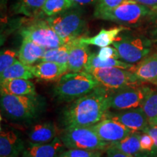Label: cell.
I'll use <instances>...</instances> for the list:
<instances>
[{
	"label": "cell",
	"instance_id": "6da1fadb",
	"mask_svg": "<svg viewBox=\"0 0 157 157\" xmlns=\"http://www.w3.org/2000/svg\"><path fill=\"white\" fill-rule=\"evenodd\" d=\"M109 92L99 86L91 93L75 100L63 113L65 127H91L107 118L110 109Z\"/></svg>",
	"mask_w": 157,
	"mask_h": 157
},
{
	"label": "cell",
	"instance_id": "7a4b0ae2",
	"mask_svg": "<svg viewBox=\"0 0 157 157\" xmlns=\"http://www.w3.org/2000/svg\"><path fill=\"white\" fill-rule=\"evenodd\" d=\"M101 86L95 77L85 71L65 74L54 87V95L58 101L71 102L91 93Z\"/></svg>",
	"mask_w": 157,
	"mask_h": 157
},
{
	"label": "cell",
	"instance_id": "3957f363",
	"mask_svg": "<svg viewBox=\"0 0 157 157\" xmlns=\"http://www.w3.org/2000/svg\"><path fill=\"white\" fill-rule=\"evenodd\" d=\"M1 108L4 114L14 121H29L42 111L43 101L38 95H1Z\"/></svg>",
	"mask_w": 157,
	"mask_h": 157
},
{
	"label": "cell",
	"instance_id": "277c9868",
	"mask_svg": "<svg viewBox=\"0 0 157 157\" xmlns=\"http://www.w3.org/2000/svg\"><path fill=\"white\" fill-rule=\"evenodd\" d=\"M67 148H78L94 151H106L110 143L100 138L92 127H66L61 136Z\"/></svg>",
	"mask_w": 157,
	"mask_h": 157
},
{
	"label": "cell",
	"instance_id": "5b68a950",
	"mask_svg": "<svg viewBox=\"0 0 157 157\" xmlns=\"http://www.w3.org/2000/svg\"><path fill=\"white\" fill-rule=\"evenodd\" d=\"M156 12L132 0H127L118 7L98 15L95 18L109 21L121 25H137Z\"/></svg>",
	"mask_w": 157,
	"mask_h": 157
},
{
	"label": "cell",
	"instance_id": "8992f818",
	"mask_svg": "<svg viewBox=\"0 0 157 157\" xmlns=\"http://www.w3.org/2000/svg\"><path fill=\"white\" fill-rule=\"evenodd\" d=\"M46 21L65 44L82 37L86 28L85 21L78 11H65Z\"/></svg>",
	"mask_w": 157,
	"mask_h": 157
},
{
	"label": "cell",
	"instance_id": "52a82bcc",
	"mask_svg": "<svg viewBox=\"0 0 157 157\" xmlns=\"http://www.w3.org/2000/svg\"><path fill=\"white\" fill-rule=\"evenodd\" d=\"M20 33L23 38L28 39L46 50L65 44L46 20H36L27 23L21 29Z\"/></svg>",
	"mask_w": 157,
	"mask_h": 157
},
{
	"label": "cell",
	"instance_id": "ba28073f",
	"mask_svg": "<svg viewBox=\"0 0 157 157\" xmlns=\"http://www.w3.org/2000/svg\"><path fill=\"white\" fill-rule=\"evenodd\" d=\"M109 91L110 109L121 111L141 106L152 90L146 86L135 84Z\"/></svg>",
	"mask_w": 157,
	"mask_h": 157
},
{
	"label": "cell",
	"instance_id": "9c48e42d",
	"mask_svg": "<svg viewBox=\"0 0 157 157\" xmlns=\"http://www.w3.org/2000/svg\"><path fill=\"white\" fill-rule=\"evenodd\" d=\"M112 44L119 52V58L130 64L140 62L148 56L151 50L150 40L141 36L117 37Z\"/></svg>",
	"mask_w": 157,
	"mask_h": 157
},
{
	"label": "cell",
	"instance_id": "30bf717a",
	"mask_svg": "<svg viewBox=\"0 0 157 157\" xmlns=\"http://www.w3.org/2000/svg\"><path fill=\"white\" fill-rule=\"evenodd\" d=\"M87 72L92 74L101 86L111 91L139 84V82H140L130 70L120 68H93Z\"/></svg>",
	"mask_w": 157,
	"mask_h": 157
},
{
	"label": "cell",
	"instance_id": "8fae6325",
	"mask_svg": "<svg viewBox=\"0 0 157 157\" xmlns=\"http://www.w3.org/2000/svg\"><path fill=\"white\" fill-rule=\"evenodd\" d=\"M91 127L101 140L110 144L122 140L133 132L121 122L111 118H105Z\"/></svg>",
	"mask_w": 157,
	"mask_h": 157
},
{
	"label": "cell",
	"instance_id": "7c38bea8",
	"mask_svg": "<svg viewBox=\"0 0 157 157\" xmlns=\"http://www.w3.org/2000/svg\"><path fill=\"white\" fill-rule=\"evenodd\" d=\"M107 118L115 119L133 131H142L148 126V119L140 106L134 109L121 110L117 112L108 113Z\"/></svg>",
	"mask_w": 157,
	"mask_h": 157
},
{
	"label": "cell",
	"instance_id": "4fadbf2b",
	"mask_svg": "<svg viewBox=\"0 0 157 157\" xmlns=\"http://www.w3.org/2000/svg\"><path fill=\"white\" fill-rule=\"evenodd\" d=\"M64 147L61 138L58 137L47 143L29 142L22 153V157H60Z\"/></svg>",
	"mask_w": 157,
	"mask_h": 157
},
{
	"label": "cell",
	"instance_id": "5bb4252c",
	"mask_svg": "<svg viewBox=\"0 0 157 157\" xmlns=\"http://www.w3.org/2000/svg\"><path fill=\"white\" fill-rule=\"evenodd\" d=\"M68 44V43H67ZM69 44V58L68 62V71L80 72L84 70L91 53L88 45L76 39Z\"/></svg>",
	"mask_w": 157,
	"mask_h": 157
},
{
	"label": "cell",
	"instance_id": "9a60e30c",
	"mask_svg": "<svg viewBox=\"0 0 157 157\" xmlns=\"http://www.w3.org/2000/svg\"><path fill=\"white\" fill-rule=\"evenodd\" d=\"M25 147L18 134L12 129H1L0 132V156L18 157Z\"/></svg>",
	"mask_w": 157,
	"mask_h": 157
},
{
	"label": "cell",
	"instance_id": "2e32d148",
	"mask_svg": "<svg viewBox=\"0 0 157 157\" xmlns=\"http://www.w3.org/2000/svg\"><path fill=\"white\" fill-rule=\"evenodd\" d=\"M30 69L34 77L50 82H58L68 71V68L62 65L50 61H41L38 64L30 66Z\"/></svg>",
	"mask_w": 157,
	"mask_h": 157
},
{
	"label": "cell",
	"instance_id": "e0dca14e",
	"mask_svg": "<svg viewBox=\"0 0 157 157\" xmlns=\"http://www.w3.org/2000/svg\"><path fill=\"white\" fill-rule=\"evenodd\" d=\"M1 95H36L34 83L29 79L12 78L1 80L0 84Z\"/></svg>",
	"mask_w": 157,
	"mask_h": 157
},
{
	"label": "cell",
	"instance_id": "ac0fdd59",
	"mask_svg": "<svg viewBox=\"0 0 157 157\" xmlns=\"http://www.w3.org/2000/svg\"><path fill=\"white\" fill-rule=\"evenodd\" d=\"M139 82H154L157 80V53L146 56L129 69Z\"/></svg>",
	"mask_w": 157,
	"mask_h": 157
},
{
	"label": "cell",
	"instance_id": "d6986e66",
	"mask_svg": "<svg viewBox=\"0 0 157 157\" xmlns=\"http://www.w3.org/2000/svg\"><path fill=\"white\" fill-rule=\"evenodd\" d=\"M126 29H127L126 27L123 25L113 27L109 29H103L95 36L92 37L82 36L80 37V40L87 45H94L99 48H104L113 44L119 34Z\"/></svg>",
	"mask_w": 157,
	"mask_h": 157
},
{
	"label": "cell",
	"instance_id": "ffe728a7",
	"mask_svg": "<svg viewBox=\"0 0 157 157\" xmlns=\"http://www.w3.org/2000/svg\"><path fill=\"white\" fill-rule=\"evenodd\" d=\"M58 127L52 122L37 124L29 130V138L34 143H50L58 137Z\"/></svg>",
	"mask_w": 157,
	"mask_h": 157
},
{
	"label": "cell",
	"instance_id": "44dd1931",
	"mask_svg": "<svg viewBox=\"0 0 157 157\" xmlns=\"http://www.w3.org/2000/svg\"><path fill=\"white\" fill-rule=\"evenodd\" d=\"M45 51V48L28 39L23 38L18 52V60L25 66H33V64L41 60Z\"/></svg>",
	"mask_w": 157,
	"mask_h": 157
},
{
	"label": "cell",
	"instance_id": "7402d4cb",
	"mask_svg": "<svg viewBox=\"0 0 157 157\" xmlns=\"http://www.w3.org/2000/svg\"><path fill=\"white\" fill-rule=\"evenodd\" d=\"M141 133L138 132H133L128 136L118 141V142L111 143L110 146H113L118 150L121 151L124 154L131 155L136 157H148L143 154L140 148V138Z\"/></svg>",
	"mask_w": 157,
	"mask_h": 157
},
{
	"label": "cell",
	"instance_id": "603a6c76",
	"mask_svg": "<svg viewBox=\"0 0 157 157\" xmlns=\"http://www.w3.org/2000/svg\"><path fill=\"white\" fill-rule=\"evenodd\" d=\"M133 66L132 64L124 62L122 60H119L118 59H108V60H101L98 56V55L95 53H92L90 55L89 60L87 64L86 65L84 70L87 71L93 68H111L117 67L123 68V69H131Z\"/></svg>",
	"mask_w": 157,
	"mask_h": 157
},
{
	"label": "cell",
	"instance_id": "cb8c5ba5",
	"mask_svg": "<svg viewBox=\"0 0 157 157\" xmlns=\"http://www.w3.org/2000/svg\"><path fill=\"white\" fill-rule=\"evenodd\" d=\"M34 78L32 72L31 71L30 66H25L17 60L14 63L7 68L2 73L0 74V79H12V78H24L31 79Z\"/></svg>",
	"mask_w": 157,
	"mask_h": 157
},
{
	"label": "cell",
	"instance_id": "d4e9b609",
	"mask_svg": "<svg viewBox=\"0 0 157 157\" xmlns=\"http://www.w3.org/2000/svg\"><path fill=\"white\" fill-rule=\"evenodd\" d=\"M69 44H65L57 48L48 49L45 51L40 61H50L58 63L68 68L69 58Z\"/></svg>",
	"mask_w": 157,
	"mask_h": 157
},
{
	"label": "cell",
	"instance_id": "484cf974",
	"mask_svg": "<svg viewBox=\"0 0 157 157\" xmlns=\"http://www.w3.org/2000/svg\"><path fill=\"white\" fill-rule=\"evenodd\" d=\"M46 1L47 0H20L15 7V11L28 17H34L40 12H42V7Z\"/></svg>",
	"mask_w": 157,
	"mask_h": 157
},
{
	"label": "cell",
	"instance_id": "4316f807",
	"mask_svg": "<svg viewBox=\"0 0 157 157\" xmlns=\"http://www.w3.org/2000/svg\"><path fill=\"white\" fill-rule=\"evenodd\" d=\"M76 5L71 0H47L42 7V13L48 17H52L68 10Z\"/></svg>",
	"mask_w": 157,
	"mask_h": 157
},
{
	"label": "cell",
	"instance_id": "83f0119b",
	"mask_svg": "<svg viewBox=\"0 0 157 157\" xmlns=\"http://www.w3.org/2000/svg\"><path fill=\"white\" fill-rule=\"evenodd\" d=\"M140 107L144 111L148 120L157 118V93L151 92L145 98Z\"/></svg>",
	"mask_w": 157,
	"mask_h": 157
},
{
	"label": "cell",
	"instance_id": "f1b7e54d",
	"mask_svg": "<svg viewBox=\"0 0 157 157\" xmlns=\"http://www.w3.org/2000/svg\"><path fill=\"white\" fill-rule=\"evenodd\" d=\"M102 155L103 151L68 148L67 151H63L60 157H102Z\"/></svg>",
	"mask_w": 157,
	"mask_h": 157
},
{
	"label": "cell",
	"instance_id": "f546056e",
	"mask_svg": "<svg viewBox=\"0 0 157 157\" xmlns=\"http://www.w3.org/2000/svg\"><path fill=\"white\" fill-rule=\"evenodd\" d=\"M18 58V52L13 50L2 51L0 56V74L11 66Z\"/></svg>",
	"mask_w": 157,
	"mask_h": 157
},
{
	"label": "cell",
	"instance_id": "4dcf8cb0",
	"mask_svg": "<svg viewBox=\"0 0 157 157\" xmlns=\"http://www.w3.org/2000/svg\"><path fill=\"white\" fill-rule=\"evenodd\" d=\"M127 0H98L94 13V17L98 16L104 12L109 11L118 7Z\"/></svg>",
	"mask_w": 157,
	"mask_h": 157
},
{
	"label": "cell",
	"instance_id": "1f68e13d",
	"mask_svg": "<svg viewBox=\"0 0 157 157\" xmlns=\"http://www.w3.org/2000/svg\"><path fill=\"white\" fill-rule=\"evenodd\" d=\"M140 142L142 152L148 157H151L154 150V141L151 136L146 132H143L140 135Z\"/></svg>",
	"mask_w": 157,
	"mask_h": 157
},
{
	"label": "cell",
	"instance_id": "d6a6232c",
	"mask_svg": "<svg viewBox=\"0 0 157 157\" xmlns=\"http://www.w3.org/2000/svg\"><path fill=\"white\" fill-rule=\"evenodd\" d=\"M98 56L101 60H108V59H119V55L117 49L114 47H104L101 48L98 52Z\"/></svg>",
	"mask_w": 157,
	"mask_h": 157
},
{
	"label": "cell",
	"instance_id": "836d02e7",
	"mask_svg": "<svg viewBox=\"0 0 157 157\" xmlns=\"http://www.w3.org/2000/svg\"><path fill=\"white\" fill-rule=\"evenodd\" d=\"M143 132H146L151 136L154 141V150L151 157H157V126L148 124V127L143 129Z\"/></svg>",
	"mask_w": 157,
	"mask_h": 157
},
{
	"label": "cell",
	"instance_id": "e575fe53",
	"mask_svg": "<svg viewBox=\"0 0 157 157\" xmlns=\"http://www.w3.org/2000/svg\"><path fill=\"white\" fill-rule=\"evenodd\" d=\"M105 157H136L134 156H131V155L124 154V153L121 152V151L118 150L114 147L110 146L106 151H105Z\"/></svg>",
	"mask_w": 157,
	"mask_h": 157
},
{
	"label": "cell",
	"instance_id": "d590c367",
	"mask_svg": "<svg viewBox=\"0 0 157 157\" xmlns=\"http://www.w3.org/2000/svg\"><path fill=\"white\" fill-rule=\"evenodd\" d=\"M146 6L155 12H157V0H132Z\"/></svg>",
	"mask_w": 157,
	"mask_h": 157
},
{
	"label": "cell",
	"instance_id": "8d00e7d4",
	"mask_svg": "<svg viewBox=\"0 0 157 157\" xmlns=\"http://www.w3.org/2000/svg\"><path fill=\"white\" fill-rule=\"evenodd\" d=\"M72 2H74L75 5H91V4L97 3L98 0H71Z\"/></svg>",
	"mask_w": 157,
	"mask_h": 157
},
{
	"label": "cell",
	"instance_id": "74e56055",
	"mask_svg": "<svg viewBox=\"0 0 157 157\" xmlns=\"http://www.w3.org/2000/svg\"><path fill=\"white\" fill-rule=\"evenodd\" d=\"M148 122H149V124L155 125V126H157V118H156V119H149Z\"/></svg>",
	"mask_w": 157,
	"mask_h": 157
},
{
	"label": "cell",
	"instance_id": "f35d334b",
	"mask_svg": "<svg viewBox=\"0 0 157 157\" xmlns=\"http://www.w3.org/2000/svg\"><path fill=\"white\" fill-rule=\"evenodd\" d=\"M153 84H156V85L157 86V80L156 81H155L154 82H153Z\"/></svg>",
	"mask_w": 157,
	"mask_h": 157
},
{
	"label": "cell",
	"instance_id": "ab89813d",
	"mask_svg": "<svg viewBox=\"0 0 157 157\" xmlns=\"http://www.w3.org/2000/svg\"><path fill=\"white\" fill-rule=\"evenodd\" d=\"M1 157H5V156H1Z\"/></svg>",
	"mask_w": 157,
	"mask_h": 157
},
{
	"label": "cell",
	"instance_id": "60d3db41",
	"mask_svg": "<svg viewBox=\"0 0 157 157\" xmlns=\"http://www.w3.org/2000/svg\"><path fill=\"white\" fill-rule=\"evenodd\" d=\"M156 33H157V29H156Z\"/></svg>",
	"mask_w": 157,
	"mask_h": 157
}]
</instances>
